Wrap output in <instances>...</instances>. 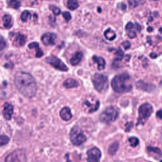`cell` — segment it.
<instances>
[{
    "instance_id": "1",
    "label": "cell",
    "mask_w": 162,
    "mask_h": 162,
    "mask_svg": "<svg viewBox=\"0 0 162 162\" xmlns=\"http://www.w3.org/2000/svg\"><path fill=\"white\" fill-rule=\"evenodd\" d=\"M15 84L22 94L27 98L34 97L37 92L36 81L30 73L22 71L15 75Z\"/></svg>"
},
{
    "instance_id": "2",
    "label": "cell",
    "mask_w": 162,
    "mask_h": 162,
    "mask_svg": "<svg viewBox=\"0 0 162 162\" xmlns=\"http://www.w3.org/2000/svg\"><path fill=\"white\" fill-rule=\"evenodd\" d=\"M111 84L113 89L118 93H128L132 89L131 77L126 73L116 75L113 79Z\"/></svg>"
},
{
    "instance_id": "3",
    "label": "cell",
    "mask_w": 162,
    "mask_h": 162,
    "mask_svg": "<svg viewBox=\"0 0 162 162\" xmlns=\"http://www.w3.org/2000/svg\"><path fill=\"white\" fill-rule=\"evenodd\" d=\"M153 113V106L148 103L142 104L139 108V118L137 125H145Z\"/></svg>"
},
{
    "instance_id": "4",
    "label": "cell",
    "mask_w": 162,
    "mask_h": 162,
    "mask_svg": "<svg viewBox=\"0 0 162 162\" xmlns=\"http://www.w3.org/2000/svg\"><path fill=\"white\" fill-rule=\"evenodd\" d=\"M118 116H119L118 110L113 106H109L101 114L99 119L102 122L110 124L116 120Z\"/></svg>"
},
{
    "instance_id": "5",
    "label": "cell",
    "mask_w": 162,
    "mask_h": 162,
    "mask_svg": "<svg viewBox=\"0 0 162 162\" xmlns=\"http://www.w3.org/2000/svg\"><path fill=\"white\" fill-rule=\"evenodd\" d=\"M95 89L98 92L105 91L108 87V77L101 73H96L93 79Z\"/></svg>"
},
{
    "instance_id": "6",
    "label": "cell",
    "mask_w": 162,
    "mask_h": 162,
    "mask_svg": "<svg viewBox=\"0 0 162 162\" xmlns=\"http://www.w3.org/2000/svg\"><path fill=\"white\" fill-rule=\"evenodd\" d=\"M70 139L73 145L80 146L86 141V137L80 128L75 126L73 127L70 132Z\"/></svg>"
},
{
    "instance_id": "7",
    "label": "cell",
    "mask_w": 162,
    "mask_h": 162,
    "mask_svg": "<svg viewBox=\"0 0 162 162\" xmlns=\"http://www.w3.org/2000/svg\"><path fill=\"white\" fill-rule=\"evenodd\" d=\"M5 162H26V154L24 150H15L6 156Z\"/></svg>"
},
{
    "instance_id": "8",
    "label": "cell",
    "mask_w": 162,
    "mask_h": 162,
    "mask_svg": "<svg viewBox=\"0 0 162 162\" xmlns=\"http://www.w3.org/2000/svg\"><path fill=\"white\" fill-rule=\"evenodd\" d=\"M46 61L52 66L53 67L61 71L66 72L68 71V67L62 61L60 58L55 56H50L46 58Z\"/></svg>"
},
{
    "instance_id": "9",
    "label": "cell",
    "mask_w": 162,
    "mask_h": 162,
    "mask_svg": "<svg viewBox=\"0 0 162 162\" xmlns=\"http://www.w3.org/2000/svg\"><path fill=\"white\" fill-rule=\"evenodd\" d=\"M88 162H99L101 157V153L98 148H93L89 150L87 153Z\"/></svg>"
},
{
    "instance_id": "10",
    "label": "cell",
    "mask_w": 162,
    "mask_h": 162,
    "mask_svg": "<svg viewBox=\"0 0 162 162\" xmlns=\"http://www.w3.org/2000/svg\"><path fill=\"white\" fill-rule=\"evenodd\" d=\"M57 39V35L54 33L47 32L41 37V40L44 45L46 46H53L55 45V40Z\"/></svg>"
},
{
    "instance_id": "11",
    "label": "cell",
    "mask_w": 162,
    "mask_h": 162,
    "mask_svg": "<svg viewBox=\"0 0 162 162\" xmlns=\"http://www.w3.org/2000/svg\"><path fill=\"white\" fill-rule=\"evenodd\" d=\"M13 39H12V43L15 46H24L27 40V37L24 34L18 32L16 34H13Z\"/></svg>"
},
{
    "instance_id": "12",
    "label": "cell",
    "mask_w": 162,
    "mask_h": 162,
    "mask_svg": "<svg viewBox=\"0 0 162 162\" xmlns=\"http://www.w3.org/2000/svg\"><path fill=\"white\" fill-rule=\"evenodd\" d=\"M99 103H99L98 100L96 101L95 103H91L89 101V99H86L84 103V106L88 109V112L91 113L97 111L99 107Z\"/></svg>"
},
{
    "instance_id": "13",
    "label": "cell",
    "mask_w": 162,
    "mask_h": 162,
    "mask_svg": "<svg viewBox=\"0 0 162 162\" xmlns=\"http://www.w3.org/2000/svg\"><path fill=\"white\" fill-rule=\"evenodd\" d=\"M13 113V106L8 103H6L3 106V114L6 120H10L12 119V116Z\"/></svg>"
},
{
    "instance_id": "14",
    "label": "cell",
    "mask_w": 162,
    "mask_h": 162,
    "mask_svg": "<svg viewBox=\"0 0 162 162\" xmlns=\"http://www.w3.org/2000/svg\"><path fill=\"white\" fill-rule=\"evenodd\" d=\"M136 87L139 89H141L147 92H152L155 89V86L153 85V84L145 83L141 80H140L136 83Z\"/></svg>"
},
{
    "instance_id": "15",
    "label": "cell",
    "mask_w": 162,
    "mask_h": 162,
    "mask_svg": "<svg viewBox=\"0 0 162 162\" xmlns=\"http://www.w3.org/2000/svg\"><path fill=\"white\" fill-rule=\"evenodd\" d=\"M60 113L61 118L65 121H68L72 117L71 110L68 107H64V108H62Z\"/></svg>"
},
{
    "instance_id": "16",
    "label": "cell",
    "mask_w": 162,
    "mask_h": 162,
    "mask_svg": "<svg viewBox=\"0 0 162 162\" xmlns=\"http://www.w3.org/2000/svg\"><path fill=\"white\" fill-rule=\"evenodd\" d=\"M29 49H35L36 50V57L40 58L43 56V51L40 48L39 44L36 42L31 43L28 46Z\"/></svg>"
},
{
    "instance_id": "17",
    "label": "cell",
    "mask_w": 162,
    "mask_h": 162,
    "mask_svg": "<svg viewBox=\"0 0 162 162\" xmlns=\"http://www.w3.org/2000/svg\"><path fill=\"white\" fill-rule=\"evenodd\" d=\"M93 60L94 63L97 64L98 68L99 71H101V70H103L105 68L106 62L104 60V58H103L100 57L96 56L95 55V56L93 57Z\"/></svg>"
},
{
    "instance_id": "18",
    "label": "cell",
    "mask_w": 162,
    "mask_h": 162,
    "mask_svg": "<svg viewBox=\"0 0 162 162\" xmlns=\"http://www.w3.org/2000/svg\"><path fill=\"white\" fill-rule=\"evenodd\" d=\"M82 57H83L82 53L81 52V51H77V52H76L75 54L71 58L70 62H71V64L72 65L75 66L78 65L80 62L81 60H82Z\"/></svg>"
},
{
    "instance_id": "19",
    "label": "cell",
    "mask_w": 162,
    "mask_h": 162,
    "mask_svg": "<svg viewBox=\"0 0 162 162\" xmlns=\"http://www.w3.org/2000/svg\"><path fill=\"white\" fill-rule=\"evenodd\" d=\"M147 151L149 154H152V155L154 156L156 158H160L162 156L161 151L156 147L149 146L147 148Z\"/></svg>"
},
{
    "instance_id": "20",
    "label": "cell",
    "mask_w": 162,
    "mask_h": 162,
    "mask_svg": "<svg viewBox=\"0 0 162 162\" xmlns=\"http://www.w3.org/2000/svg\"><path fill=\"white\" fill-rule=\"evenodd\" d=\"M3 26L6 29H10L13 26V21L12 18L9 15H5L3 17Z\"/></svg>"
},
{
    "instance_id": "21",
    "label": "cell",
    "mask_w": 162,
    "mask_h": 162,
    "mask_svg": "<svg viewBox=\"0 0 162 162\" xmlns=\"http://www.w3.org/2000/svg\"><path fill=\"white\" fill-rule=\"evenodd\" d=\"M64 86L66 88L70 89V88H74L78 87L79 83L74 79H68L64 82Z\"/></svg>"
},
{
    "instance_id": "22",
    "label": "cell",
    "mask_w": 162,
    "mask_h": 162,
    "mask_svg": "<svg viewBox=\"0 0 162 162\" xmlns=\"http://www.w3.org/2000/svg\"><path fill=\"white\" fill-rule=\"evenodd\" d=\"M104 36L105 38L108 40H113L117 37L115 32L111 29H108L107 30H106L104 32Z\"/></svg>"
},
{
    "instance_id": "23",
    "label": "cell",
    "mask_w": 162,
    "mask_h": 162,
    "mask_svg": "<svg viewBox=\"0 0 162 162\" xmlns=\"http://www.w3.org/2000/svg\"><path fill=\"white\" fill-rule=\"evenodd\" d=\"M119 144L118 142H114L110 145L108 148V153L110 155H115V153L119 149Z\"/></svg>"
},
{
    "instance_id": "24",
    "label": "cell",
    "mask_w": 162,
    "mask_h": 162,
    "mask_svg": "<svg viewBox=\"0 0 162 162\" xmlns=\"http://www.w3.org/2000/svg\"><path fill=\"white\" fill-rule=\"evenodd\" d=\"M79 7V3L77 0H67V8L70 10H75Z\"/></svg>"
},
{
    "instance_id": "25",
    "label": "cell",
    "mask_w": 162,
    "mask_h": 162,
    "mask_svg": "<svg viewBox=\"0 0 162 162\" xmlns=\"http://www.w3.org/2000/svg\"><path fill=\"white\" fill-rule=\"evenodd\" d=\"M31 13L28 10H25L21 14V20L23 22H26L31 18Z\"/></svg>"
},
{
    "instance_id": "26",
    "label": "cell",
    "mask_w": 162,
    "mask_h": 162,
    "mask_svg": "<svg viewBox=\"0 0 162 162\" xmlns=\"http://www.w3.org/2000/svg\"><path fill=\"white\" fill-rule=\"evenodd\" d=\"M8 3L10 8L13 9H18L20 6V2L18 0H10Z\"/></svg>"
},
{
    "instance_id": "27",
    "label": "cell",
    "mask_w": 162,
    "mask_h": 162,
    "mask_svg": "<svg viewBox=\"0 0 162 162\" xmlns=\"http://www.w3.org/2000/svg\"><path fill=\"white\" fill-rule=\"evenodd\" d=\"M10 141V138L6 135H0V146H5Z\"/></svg>"
},
{
    "instance_id": "28",
    "label": "cell",
    "mask_w": 162,
    "mask_h": 162,
    "mask_svg": "<svg viewBox=\"0 0 162 162\" xmlns=\"http://www.w3.org/2000/svg\"><path fill=\"white\" fill-rule=\"evenodd\" d=\"M50 9L51 10V12L53 13L54 15H59L61 13L60 9L58 7L54 6V5H50Z\"/></svg>"
},
{
    "instance_id": "29",
    "label": "cell",
    "mask_w": 162,
    "mask_h": 162,
    "mask_svg": "<svg viewBox=\"0 0 162 162\" xmlns=\"http://www.w3.org/2000/svg\"><path fill=\"white\" fill-rule=\"evenodd\" d=\"M130 144L132 147H135L139 145V139L135 137H131L128 139Z\"/></svg>"
},
{
    "instance_id": "30",
    "label": "cell",
    "mask_w": 162,
    "mask_h": 162,
    "mask_svg": "<svg viewBox=\"0 0 162 162\" xmlns=\"http://www.w3.org/2000/svg\"><path fill=\"white\" fill-rule=\"evenodd\" d=\"M128 6H129V8L131 9H133L135 8L138 5L137 0H128Z\"/></svg>"
},
{
    "instance_id": "31",
    "label": "cell",
    "mask_w": 162,
    "mask_h": 162,
    "mask_svg": "<svg viewBox=\"0 0 162 162\" xmlns=\"http://www.w3.org/2000/svg\"><path fill=\"white\" fill-rule=\"evenodd\" d=\"M6 46V43L5 41V39L3 38V37L0 36V51L5 49Z\"/></svg>"
},
{
    "instance_id": "32",
    "label": "cell",
    "mask_w": 162,
    "mask_h": 162,
    "mask_svg": "<svg viewBox=\"0 0 162 162\" xmlns=\"http://www.w3.org/2000/svg\"><path fill=\"white\" fill-rule=\"evenodd\" d=\"M62 15H63V17L65 18V20L66 22H69V20H71V18H72L71 13H70L68 12H63V13H62Z\"/></svg>"
},
{
    "instance_id": "33",
    "label": "cell",
    "mask_w": 162,
    "mask_h": 162,
    "mask_svg": "<svg viewBox=\"0 0 162 162\" xmlns=\"http://www.w3.org/2000/svg\"><path fill=\"white\" fill-rule=\"evenodd\" d=\"M127 34H128V38L131 39H134L135 38H136V36H137L135 32L134 31H132V30L127 31Z\"/></svg>"
},
{
    "instance_id": "34",
    "label": "cell",
    "mask_w": 162,
    "mask_h": 162,
    "mask_svg": "<svg viewBox=\"0 0 162 162\" xmlns=\"http://www.w3.org/2000/svg\"><path fill=\"white\" fill-rule=\"evenodd\" d=\"M122 46L124 47L125 50H128L131 46V43L129 41H128V40L124 41L122 43Z\"/></svg>"
},
{
    "instance_id": "35",
    "label": "cell",
    "mask_w": 162,
    "mask_h": 162,
    "mask_svg": "<svg viewBox=\"0 0 162 162\" xmlns=\"http://www.w3.org/2000/svg\"><path fill=\"white\" fill-rule=\"evenodd\" d=\"M134 28V25L132 24V22H128L126 25V30L127 31H131L132 30V29Z\"/></svg>"
},
{
    "instance_id": "36",
    "label": "cell",
    "mask_w": 162,
    "mask_h": 162,
    "mask_svg": "<svg viewBox=\"0 0 162 162\" xmlns=\"http://www.w3.org/2000/svg\"><path fill=\"white\" fill-rule=\"evenodd\" d=\"M132 127H133V124H132V122H127L126 124V131L129 132L132 129Z\"/></svg>"
},
{
    "instance_id": "37",
    "label": "cell",
    "mask_w": 162,
    "mask_h": 162,
    "mask_svg": "<svg viewBox=\"0 0 162 162\" xmlns=\"http://www.w3.org/2000/svg\"><path fill=\"white\" fill-rule=\"evenodd\" d=\"M156 117L158 119H162V110H160L156 112Z\"/></svg>"
},
{
    "instance_id": "38",
    "label": "cell",
    "mask_w": 162,
    "mask_h": 162,
    "mask_svg": "<svg viewBox=\"0 0 162 162\" xmlns=\"http://www.w3.org/2000/svg\"><path fill=\"white\" fill-rule=\"evenodd\" d=\"M134 27L136 29V30H137L138 32H140V31H141V25H140L138 24H135V25H134Z\"/></svg>"
},
{
    "instance_id": "39",
    "label": "cell",
    "mask_w": 162,
    "mask_h": 162,
    "mask_svg": "<svg viewBox=\"0 0 162 162\" xmlns=\"http://www.w3.org/2000/svg\"><path fill=\"white\" fill-rule=\"evenodd\" d=\"M157 56H158V55L154 53H152L150 54V57L152 58H156L157 57Z\"/></svg>"
},
{
    "instance_id": "40",
    "label": "cell",
    "mask_w": 162,
    "mask_h": 162,
    "mask_svg": "<svg viewBox=\"0 0 162 162\" xmlns=\"http://www.w3.org/2000/svg\"><path fill=\"white\" fill-rule=\"evenodd\" d=\"M127 8V6L124 4V3H122V5H121V8L122 10H125Z\"/></svg>"
},
{
    "instance_id": "41",
    "label": "cell",
    "mask_w": 162,
    "mask_h": 162,
    "mask_svg": "<svg viewBox=\"0 0 162 162\" xmlns=\"http://www.w3.org/2000/svg\"><path fill=\"white\" fill-rule=\"evenodd\" d=\"M153 27H149L148 29H147V31H148V32H152V31H153Z\"/></svg>"
},
{
    "instance_id": "42",
    "label": "cell",
    "mask_w": 162,
    "mask_h": 162,
    "mask_svg": "<svg viewBox=\"0 0 162 162\" xmlns=\"http://www.w3.org/2000/svg\"><path fill=\"white\" fill-rule=\"evenodd\" d=\"M159 31H160L161 33H162V28H160V29H159Z\"/></svg>"
},
{
    "instance_id": "43",
    "label": "cell",
    "mask_w": 162,
    "mask_h": 162,
    "mask_svg": "<svg viewBox=\"0 0 162 162\" xmlns=\"http://www.w3.org/2000/svg\"><path fill=\"white\" fill-rule=\"evenodd\" d=\"M153 1H158V0H153Z\"/></svg>"
}]
</instances>
